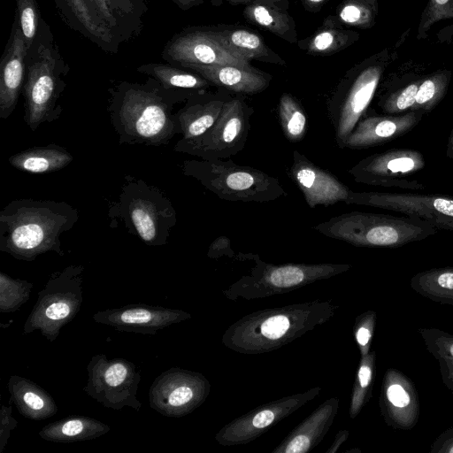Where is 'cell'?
<instances>
[{"instance_id":"46","label":"cell","mask_w":453,"mask_h":453,"mask_svg":"<svg viewBox=\"0 0 453 453\" xmlns=\"http://www.w3.org/2000/svg\"><path fill=\"white\" fill-rule=\"evenodd\" d=\"M438 285L443 288L453 289V273H444L437 279Z\"/></svg>"},{"instance_id":"36","label":"cell","mask_w":453,"mask_h":453,"mask_svg":"<svg viewBox=\"0 0 453 453\" xmlns=\"http://www.w3.org/2000/svg\"><path fill=\"white\" fill-rule=\"evenodd\" d=\"M16 6L15 18L28 50L37 36L42 18L36 0H16Z\"/></svg>"},{"instance_id":"15","label":"cell","mask_w":453,"mask_h":453,"mask_svg":"<svg viewBox=\"0 0 453 453\" xmlns=\"http://www.w3.org/2000/svg\"><path fill=\"white\" fill-rule=\"evenodd\" d=\"M161 58L169 64L187 69L227 64L253 67L249 61L224 47L208 27H190L175 34L163 47Z\"/></svg>"},{"instance_id":"29","label":"cell","mask_w":453,"mask_h":453,"mask_svg":"<svg viewBox=\"0 0 453 453\" xmlns=\"http://www.w3.org/2000/svg\"><path fill=\"white\" fill-rule=\"evenodd\" d=\"M111 427L91 417L72 415L51 422L39 431L42 439L52 442H74L96 439Z\"/></svg>"},{"instance_id":"26","label":"cell","mask_w":453,"mask_h":453,"mask_svg":"<svg viewBox=\"0 0 453 453\" xmlns=\"http://www.w3.org/2000/svg\"><path fill=\"white\" fill-rule=\"evenodd\" d=\"M137 72L157 81L178 102L185 103L191 96L206 91L211 85L202 75L190 69L169 63H147Z\"/></svg>"},{"instance_id":"1","label":"cell","mask_w":453,"mask_h":453,"mask_svg":"<svg viewBox=\"0 0 453 453\" xmlns=\"http://www.w3.org/2000/svg\"><path fill=\"white\" fill-rule=\"evenodd\" d=\"M108 111L120 144L165 146L180 134L176 99L155 79L122 81L108 88Z\"/></svg>"},{"instance_id":"10","label":"cell","mask_w":453,"mask_h":453,"mask_svg":"<svg viewBox=\"0 0 453 453\" xmlns=\"http://www.w3.org/2000/svg\"><path fill=\"white\" fill-rule=\"evenodd\" d=\"M84 271L81 265H71L50 274L24 324V334L39 330L50 342L57 340L80 311Z\"/></svg>"},{"instance_id":"21","label":"cell","mask_w":453,"mask_h":453,"mask_svg":"<svg viewBox=\"0 0 453 453\" xmlns=\"http://www.w3.org/2000/svg\"><path fill=\"white\" fill-rule=\"evenodd\" d=\"M27 49L14 17L11 35L0 62V118L14 111L23 89Z\"/></svg>"},{"instance_id":"6","label":"cell","mask_w":453,"mask_h":453,"mask_svg":"<svg viewBox=\"0 0 453 453\" xmlns=\"http://www.w3.org/2000/svg\"><path fill=\"white\" fill-rule=\"evenodd\" d=\"M111 223L119 219L127 231L149 246L167 242L177 214L159 188L133 176H126L117 201L109 207Z\"/></svg>"},{"instance_id":"12","label":"cell","mask_w":453,"mask_h":453,"mask_svg":"<svg viewBox=\"0 0 453 453\" xmlns=\"http://www.w3.org/2000/svg\"><path fill=\"white\" fill-rule=\"evenodd\" d=\"M253 112L242 96H233L203 134L190 140L181 138L173 150L206 160L230 158L245 147Z\"/></svg>"},{"instance_id":"8","label":"cell","mask_w":453,"mask_h":453,"mask_svg":"<svg viewBox=\"0 0 453 453\" xmlns=\"http://www.w3.org/2000/svg\"><path fill=\"white\" fill-rule=\"evenodd\" d=\"M314 229L323 235L355 246H392L434 234L435 226L413 216L352 211L320 222Z\"/></svg>"},{"instance_id":"42","label":"cell","mask_w":453,"mask_h":453,"mask_svg":"<svg viewBox=\"0 0 453 453\" xmlns=\"http://www.w3.org/2000/svg\"><path fill=\"white\" fill-rule=\"evenodd\" d=\"M387 395L388 400L397 407H404L410 403V397L405 390L397 384L388 388Z\"/></svg>"},{"instance_id":"5","label":"cell","mask_w":453,"mask_h":453,"mask_svg":"<svg viewBox=\"0 0 453 453\" xmlns=\"http://www.w3.org/2000/svg\"><path fill=\"white\" fill-rule=\"evenodd\" d=\"M69 70L50 27L42 19L37 36L27 50L22 89L24 119L32 131L60 117L63 109L59 98Z\"/></svg>"},{"instance_id":"20","label":"cell","mask_w":453,"mask_h":453,"mask_svg":"<svg viewBox=\"0 0 453 453\" xmlns=\"http://www.w3.org/2000/svg\"><path fill=\"white\" fill-rule=\"evenodd\" d=\"M288 175L311 208L329 206L349 198L350 189L330 172L320 168L298 150L292 154Z\"/></svg>"},{"instance_id":"31","label":"cell","mask_w":453,"mask_h":453,"mask_svg":"<svg viewBox=\"0 0 453 453\" xmlns=\"http://www.w3.org/2000/svg\"><path fill=\"white\" fill-rule=\"evenodd\" d=\"M245 19L263 29L291 42H296L295 22L289 14L267 0H254L243 10Z\"/></svg>"},{"instance_id":"3","label":"cell","mask_w":453,"mask_h":453,"mask_svg":"<svg viewBox=\"0 0 453 453\" xmlns=\"http://www.w3.org/2000/svg\"><path fill=\"white\" fill-rule=\"evenodd\" d=\"M338 308L330 301H311L256 311L229 326L221 342L240 354L270 352L326 323Z\"/></svg>"},{"instance_id":"45","label":"cell","mask_w":453,"mask_h":453,"mask_svg":"<svg viewBox=\"0 0 453 453\" xmlns=\"http://www.w3.org/2000/svg\"><path fill=\"white\" fill-rule=\"evenodd\" d=\"M182 11H188L203 3L204 0H172Z\"/></svg>"},{"instance_id":"49","label":"cell","mask_w":453,"mask_h":453,"mask_svg":"<svg viewBox=\"0 0 453 453\" xmlns=\"http://www.w3.org/2000/svg\"><path fill=\"white\" fill-rule=\"evenodd\" d=\"M267 1L273 2L278 5L280 3L286 2L287 0H267Z\"/></svg>"},{"instance_id":"30","label":"cell","mask_w":453,"mask_h":453,"mask_svg":"<svg viewBox=\"0 0 453 453\" xmlns=\"http://www.w3.org/2000/svg\"><path fill=\"white\" fill-rule=\"evenodd\" d=\"M73 155L58 144L35 146L12 155L9 164L19 171L31 174H46L66 167Z\"/></svg>"},{"instance_id":"19","label":"cell","mask_w":453,"mask_h":453,"mask_svg":"<svg viewBox=\"0 0 453 453\" xmlns=\"http://www.w3.org/2000/svg\"><path fill=\"white\" fill-rule=\"evenodd\" d=\"M190 318L191 314L182 310L143 303L98 311L93 315L96 323L110 326L118 331L142 334H156Z\"/></svg>"},{"instance_id":"18","label":"cell","mask_w":453,"mask_h":453,"mask_svg":"<svg viewBox=\"0 0 453 453\" xmlns=\"http://www.w3.org/2000/svg\"><path fill=\"white\" fill-rule=\"evenodd\" d=\"M424 164L423 157L417 151L391 150L363 158L349 173L358 183L412 188L403 176L418 172Z\"/></svg>"},{"instance_id":"27","label":"cell","mask_w":453,"mask_h":453,"mask_svg":"<svg viewBox=\"0 0 453 453\" xmlns=\"http://www.w3.org/2000/svg\"><path fill=\"white\" fill-rule=\"evenodd\" d=\"M7 388L11 404H14L23 417L32 420H44L54 416L58 405L54 398L37 383L19 375H11Z\"/></svg>"},{"instance_id":"14","label":"cell","mask_w":453,"mask_h":453,"mask_svg":"<svg viewBox=\"0 0 453 453\" xmlns=\"http://www.w3.org/2000/svg\"><path fill=\"white\" fill-rule=\"evenodd\" d=\"M211 384L200 372L172 367L159 374L149 389L151 409L165 417L179 418L203 403Z\"/></svg>"},{"instance_id":"9","label":"cell","mask_w":453,"mask_h":453,"mask_svg":"<svg viewBox=\"0 0 453 453\" xmlns=\"http://www.w3.org/2000/svg\"><path fill=\"white\" fill-rule=\"evenodd\" d=\"M387 50L349 70L326 102L336 145L343 149L357 122L365 115L388 64Z\"/></svg>"},{"instance_id":"2","label":"cell","mask_w":453,"mask_h":453,"mask_svg":"<svg viewBox=\"0 0 453 453\" xmlns=\"http://www.w3.org/2000/svg\"><path fill=\"white\" fill-rule=\"evenodd\" d=\"M79 217L78 209L63 201L13 200L0 211V250L27 262L50 251L63 257L61 234Z\"/></svg>"},{"instance_id":"32","label":"cell","mask_w":453,"mask_h":453,"mask_svg":"<svg viewBox=\"0 0 453 453\" xmlns=\"http://www.w3.org/2000/svg\"><path fill=\"white\" fill-rule=\"evenodd\" d=\"M278 116L285 137L297 142L307 132V116L300 102L291 94L283 93L278 104Z\"/></svg>"},{"instance_id":"11","label":"cell","mask_w":453,"mask_h":453,"mask_svg":"<svg viewBox=\"0 0 453 453\" xmlns=\"http://www.w3.org/2000/svg\"><path fill=\"white\" fill-rule=\"evenodd\" d=\"M256 265L250 273L242 276L224 295L231 299L251 300L269 297L300 288L319 280L338 275L349 269L340 264H283L265 263L256 257Z\"/></svg>"},{"instance_id":"47","label":"cell","mask_w":453,"mask_h":453,"mask_svg":"<svg viewBox=\"0 0 453 453\" xmlns=\"http://www.w3.org/2000/svg\"><path fill=\"white\" fill-rule=\"evenodd\" d=\"M349 435L348 431H340L329 449L326 450V453H334L337 451L341 444L347 439Z\"/></svg>"},{"instance_id":"4","label":"cell","mask_w":453,"mask_h":453,"mask_svg":"<svg viewBox=\"0 0 453 453\" xmlns=\"http://www.w3.org/2000/svg\"><path fill=\"white\" fill-rule=\"evenodd\" d=\"M63 22L110 54L139 36L149 6L138 0H52Z\"/></svg>"},{"instance_id":"38","label":"cell","mask_w":453,"mask_h":453,"mask_svg":"<svg viewBox=\"0 0 453 453\" xmlns=\"http://www.w3.org/2000/svg\"><path fill=\"white\" fill-rule=\"evenodd\" d=\"M450 18H453V0H428L418 27V38H425L434 23Z\"/></svg>"},{"instance_id":"40","label":"cell","mask_w":453,"mask_h":453,"mask_svg":"<svg viewBox=\"0 0 453 453\" xmlns=\"http://www.w3.org/2000/svg\"><path fill=\"white\" fill-rule=\"evenodd\" d=\"M17 425L18 421L12 416V405H2L0 410V453L4 452L11 433Z\"/></svg>"},{"instance_id":"43","label":"cell","mask_w":453,"mask_h":453,"mask_svg":"<svg viewBox=\"0 0 453 453\" xmlns=\"http://www.w3.org/2000/svg\"><path fill=\"white\" fill-rule=\"evenodd\" d=\"M372 380V369L371 367L364 363L360 365L357 372V389L355 390H363L366 388Z\"/></svg>"},{"instance_id":"7","label":"cell","mask_w":453,"mask_h":453,"mask_svg":"<svg viewBox=\"0 0 453 453\" xmlns=\"http://www.w3.org/2000/svg\"><path fill=\"white\" fill-rule=\"evenodd\" d=\"M181 169L184 175L194 178L226 201L267 203L287 196L277 178L229 158L187 159Z\"/></svg>"},{"instance_id":"24","label":"cell","mask_w":453,"mask_h":453,"mask_svg":"<svg viewBox=\"0 0 453 453\" xmlns=\"http://www.w3.org/2000/svg\"><path fill=\"white\" fill-rule=\"evenodd\" d=\"M422 114V111L401 117L365 114L349 135L344 148H368L395 138L413 127Z\"/></svg>"},{"instance_id":"35","label":"cell","mask_w":453,"mask_h":453,"mask_svg":"<svg viewBox=\"0 0 453 453\" xmlns=\"http://www.w3.org/2000/svg\"><path fill=\"white\" fill-rule=\"evenodd\" d=\"M34 284L21 279L12 278L0 273V311L12 313L17 311L30 298Z\"/></svg>"},{"instance_id":"44","label":"cell","mask_w":453,"mask_h":453,"mask_svg":"<svg viewBox=\"0 0 453 453\" xmlns=\"http://www.w3.org/2000/svg\"><path fill=\"white\" fill-rule=\"evenodd\" d=\"M371 339V332L365 326H360L356 331V340L361 348L365 347Z\"/></svg>"},{"instance_id":"52","label":"cell","mask_w":453,"mask_h":453,"mask_svg":"<svg viewBox=\"0 0 453 453\" xmlns=\"http://www.w3.org/2000/svg\"><path fill=\"white\" fill-rule=\"evenodd\" d=\"M450 452H453V448L449 450Z\"/></svg>"},{"instance_id":"53","label":"cell","mask_w":453,"mask_h":453,"mask_svg":"<svg viewBox=\"0 0 453 453\" xmlns=\"http://www.w3.org/2000/svg\"><path fill=\"white\" fill-rule=\"evenodd\" d=\"M450 153H451V154H452V156H453V147H452V152H450Z\"/></svg>"},{"instance_id":"39","label":"cell","mask_w":453,"mask_h":453,"mask_svg":"<svg viewBox=\"0 0 453 453\" xmlns=\"http://www.w3.org/2000/svg\"><path fill=\"white\" fill-rule=\"evenodd\" d=\"M419 83L418 81L410 83L390 96L382 104L383 109L388 112H395L413 108Z\"/></svg>"},{"instance_id":"41","label":"cell","mask_w":453,"mask_h":453,"mask_svg":"<svg viewBox=\"0 0 453 453\" xmlns=\"http://www.w3.org/2000/svg\"><path fill=\"white\" fill-rule=\"evenodd\" d=\"M233 250L230 246V240L226 236L218 237L210 246L208 257L211 258L219 257L222 255L230 256Z\"/></svg>"},{"instance_id":"17","label":"cell","mask_w":453,"mask_h":453,"mask_svg":"<svg viewBox=\"0 0 453 453\" xmlns=\"http://www.w3.org/2000/svg\"><path fill=\"white\" fill-rule=\"evenodd\" d=\"M345 203L397 211L407 216L419 218L435 227L453 231V199L436 196L357 193L350 190Z\"/></svg>"},{"instance_id":"34","label":"cell","mask_w":453,"mask_h":453,"mask_svg":"<svg viewBox=\"0 0 453 453\" xmlns=\"http://www.w3.org/2000/svg\"><path fill=\"white\" fill-rule=\"evenodd\" d=\"M378 13L376 0H344L340 5L335 19L326 25L341 23L360 28H368L375 23Z\"/></svg>"},{"instance_id":"22","label":"cell","mask_w":453,"mask_h":453,"mask_svg":"<svg viewBox=\"0 0 453 453\" xmlns=\"http://www.w3.org/2000/svg\"><path fill=\"white\" fill-rule=\"evenodd\" d=\"M233 96L220 88L215 93L206 91L188 98L176 112L182 139H195L203 134L218 119L225 104Z\"/></svg>"},{"instance_id":"28","label":"cell","mask_w":453,"mask_h":453,"mask_svg":"<svg viewBox=\"0 0 453 453\" xmlns=\"http://www.w3.org/2000/svg\"><path fill=\"white\" fill-rule=\"evenodd\" d=\"M208 28L224 47L249 62L255 59L285 65V61L267 46L260 35L253 31L240 27Z\"/></svg>"},{"instance_id":"48","label":"cell","mask_w":453,"mask_h":453,"mask_svg":"<svg viewBox=\"0 0 453 453\" xmlns=\"http://www.w3.org/2000/svg\"><path fill=\"white\" fill-rule=\"evenodd\" d=\"M233 4H249L254 0H227Z\"/></svg>"},{"instance_id":"25","label":"cell","mask_w":453,"mask_h":453,"mask_svg":"<svg viewBox=\"0 0 453 453\" xmlns=\"http://www.w3.org/2000/svg\"><path fill=\"white\" fill-rule=\"evenodd\" d=\"M190 70L202 75L211 85L239 95H253L264 91L270 84L272 76L254 67L235 65L194 66Z\"/></svg>"},{"instance_id":"50","label":"cell","mask_w":453,"mask_h":453,"mask_svg":"<svg viewBox=\"0 0 453 453\" xmlns=\"http://www.w3.org/2000/svg\"><path fill=\"white\" fill-rule=\"evenodd\" d=\"M306 1L314 4L315 3H321L323 0H306Z\"/></svg>"},{"instance_id":"37","label":"cell","mask_w":453,"mask_h":453,"mask_svg":"<svg viewBox=\"0 0 453 453\" xmlns=\"http://www.w3.org/2000/svg\"><path fill=\"white\" fill-rule=\"evenodd\" d=\"M449 77V71H440L422 81L418 86L414 106L423 110L426 106L432 107L445 93Z\"/></svg>"},{"instance_id":"23","label":"cell","mask_w":453,"mask_h":453,"mask_svg":"<svg viewBox=\"0 0 453 453\" xmlns=\"http://www.w3.org/2000/svg\"><path fill=\"white\" fill-rule=\"evenodd\" d=\"M339 408V399L330 397L315 409L273 450V453H307L324 439Z\"/></svg>"},{"instance_id":"51","label":"cell","mask_w":453,"mask_h":453,"mask_svg":"<svg viewBox=\"0 0 453 453\" xmlns=\"http://www.w3.org/2000/svg\"><path fill=\"white\" fill-rule=\"evenodd\" d=\"M450 354L453 356V345L450 347Z\"/></svg>"},{"instance_id":"13","label":"cell","mask_w":453,"mask_h":453,"mask_svg":"<svg viewBox=\"0 0 453 453\" xmlns=\"http://www.w3.org/2000/svg\"><path fill=\"white\" fill-rule=\"evenodd\" d=\"M87 371L88 378L83 391L88 396L115 411L130 407L140 411L142 403L137 391L142 376L133 362L96 354L89 360Z\"/></svg>"},{"instance_id":"16","label":"cell","mask_w":453,"mask_h":453,"mask_svg":"<svg viewBox=\"0 0 453 453\" xmlns=\"http://www.w3.org/2000/svg\"><path fill=\"white\" fill-rule=\"evenodd\" d=\"M321 390L317 387L264 403L225 425L215 440L222 446L247 444L317 397Z\"/></svg>"},{"instance_id":"33","label":"cell","mask_w":453,"mask_h":453,"mask_svg":"<svg viewBox=\"0 0 453 453\" xmlns=\"http://www.w3.org/2000/svg\"><path fill=\"white\" fill-rule=\"evenodd\" d=\"M318 30L308 41L306 50L309 54L325 56L340 51L358 39V34L332 25Z\"/></svg>"}]
</instances>
